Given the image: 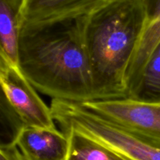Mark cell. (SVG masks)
I'll list each match as a JSON object with an SVG mask.
<instances>
[{"mask_svg": "<svg viewBox=\"0 0 160 160\" xmlns=\"http://www.w3.org/2000/svg\"><path fill=\"white\" fill-rule=\"evenodd\" d=\"M62 132L68 138L66 160H129L107 145L79 131L67 129Z\"/></svg>", "mask_w": 160, "mask_h": 160, "instance_id": "30bf717a", "label": "cell"}, {"mask_svg": "<svg viewBox=\"0 0 160 160\" xmlns=\"http://www.w3.org/2000/svg\"><path fill=\"white\" fill-rule=\"evenodd\" d=\"M79 104L108 121L160 139V102H143L119 98L93 100Z\"/></svg>", "mask_w": 160, "mask_h": 160, "instance_id": "5b68a950", "label": "cell"}, {"mask_svg": "<svg viewBox=\"0 0 160 160\" xmlns=\"http://www.w3.org/2000/svg\"><path fill=\"white\" fill-rule=\"evenodd\" d=\"M126 98L143 102H160V42L148 57Z\"/></svg>", "mask_w": 160, "mask_h": 160, "instance_id": "8fae6325", "label": "cell"}, {"mask_svg": "<svg viewBox=\"0 0 160 160\" xmlns=\"http://www.w3.org/2000/svg\"><path fill=\"white\" fill-rule=\"evenodd\" d=\"M145 20L142 0H113L84 17L94 100L126 98L127 72Z\"/></svg>", "mask_w": 160, "mask_h": 160, "instance_id": "7a4b0ae2", "label": "cell"}, {"mask_svg": "<svg viewBox=\"0 0 160 160\" xmlns=\"http://www.w3.org/2000/svg\"><path fill=\"white\" fill-rule=\"evenodd\" d=\"M14 143L26 160H66L68 138L56 128L23 127Z\"/></svg>", "mask_w": 160, "mask_h": 160, "instance_id": "52a82bcc", "label": "cell"}, {"mask_svg": "<svg viewBox=\"0 0 160 160\" xmlns=\"http://www.w3.org/2000/svg\"><path fill=\"white\" fill-rule=\"evenodd\" d=\"M0 160H26L15 143L4 144L0 147Z\"/></svg>", "mask_w": 160, "mask_h": 160, "instance_id": "7c38bea8", "label": "cell"}, {"mask_svg": "<svg viewBox=\"0 0 160 160\" xmlns=\"http://www.w3.org/2000/svg\"><path fill=\"white\" fill-rule=\"evenodd\" d=\"M23 0H0V56L18 66V44Z\"/></svg>", "mask_w": 160, "mask_h": 160, "instance_id": "9c48e42d", "label": "cell"}, {"mask_svg": "<svg viewBox=\"0 0 160 160\" xmlns=\"http://www.w3.org/2000/svg\"><path fill=\"white\" fill-rule=\"evenodd\" d=\"M84 17L20 28L19 68L34 88L52 99H95Z\"/></svg>", "mask_w": 160, "mask_h": 160, "instance_id": "6da1fadb", "label": "cell"}, {"mask_svg": "<svg viewBox=\"0 0 160 160\" xmlns=\"http://www.w3.org/2000/svg\"><path fill=\"white\" fill-rule=\"evenodd\" d=\"M145 20L137 48L129 66L130 73L138 75L160 42V0H142Z\"/></svg>", "mask_w": 160, "mask_h": 160, "instance_id": "ba28073f", "label": "cell"}, {"mask_svg": "<svg viewBox=\"0 0 160 160\" xmlns=\"http://www.w3.org/2000/svg\"><path fill=\"white\" fill-rule=\"evenodd\" d=\"M113 0H23L20 28L84 17Z\"/></svg>", "mask_w": 160, "mask_h": 160, "instance_id": "8992f818", "label": "cell"}, {"mask_svg": "<svg viewBox=\"0 0 160 160\" xmlns=\"http://www.w3.org/2000/svg\"><path fill=\"white\" fill-rule=\"evenodd\" d=\"M50 108L61 131L83 133L129 160H160V139L108 121L78 102L52 99Z\"/></svg>", "mask_w": 160, "mask_h": 160, "instance_id": "3957f363", "label": "cell"}, {"mask_svg": "<svg viewBox=\"0 0 160 160\" xmlns=\"http://www.w3.org/2000/svg\"><path fill=\"white\" fill-rule=\"evenodd\" d=\"M0 83L2 95L25 127L56 128L48 107L18 66L0 56Z\"/></svg>", "mask_w": 160, "mask_h": 160, "instance_id": "277c9868", "label": "cell"}]
</instances>
